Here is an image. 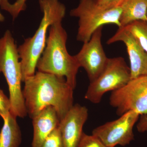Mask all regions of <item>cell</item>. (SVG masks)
Instances as JSON below:
<instances>
[{"label": "cell", "mask_w": 147, "mask_h": 147, "mask_svg": "<svg viewBox=\"0 0 147 147\" xmlns=\"http://www.w3.org/2000/svg\"><path fill=\"white\" fill-rule=\"evenodd\" d=\"M24 83L23 95L30 118L51 106L56 110L60 121L74 105V90L64 77L37 71Z\"/></svg>", "instance_id": "6da1fadb"}, {"label": "cell", "mask_w": 147, "mask_h": 147, "mask_svg": "<svg viewBox=\"0 0 147 147\" xmlns=\"http://www.w3.org/2000/svg\"><path fill=\"white\" fill-rule=\"evenodd\" d=\"M62 21L55 22L49 28L46 45L38 61L36 68L40 72L65 78L74 90L80 67L74 56L69 55L67 51V35Z\"/></svg>", "instance_id": "7a4b0ae2"}, {"label": "cell", "mask_w": 147, "mask_h": 147, "mask_svg": "<svg viewBox=\"0 0 147 147\" xmlns=\"http://www.w3.org/2000/svg\"><path fill=\"white\" fill-rule=\"evenodd\" d=\"M42 17L33 36L25 40L18 47L21 62L22 82L34 75L38 61L45 49L47 33L50 26L62 21L65 16V6L59 0H39Z\"/></svg>", "instance_id": "3957f363"}, {"label": "cell", "mask_w": 147, "mask_h": 147, "mask_svg": "<svg viewBox=\"0 0 147 147\" xmlns=\"http://www.w3.org/2000/svg\"><path fill=\"white\" fill-rule=\"evenodd\" d=\"M18 47L11 33L7 30L0 38V74L2 73L8 84L10 113L24 118L28 115L21 89V64Z\"/></svg>", "instance_id": "277c9868"}, {"label": "cell", "mask_w": 147, "mask_h": 147, "mask_svg": "<svg viewBox=\"0 0 147 147\" xmlns=\"http://www.w3.org/2000/svg\"><path fill=\"white\" fill-rule=\"evenodd\" d=\"M121 11V6L108 9L98 5L94 0H80L78 5L70 11V16L79 18L76 39L86 42L96 30L107 24L120 28Z\"/></svg>", "instance_id": "5b68a950"}, {"label": "cell", "mask_w": 147, "mask_h": 147, "mask_svg": "<svg viewBox=\"0 0 147 147\" xmlns=\"http://www.w3.org/2000/svg\"><path fill=\"white\" fill-rule=\"evenodd\" d=\"M130 80V69L123 58H108L102 73L94 81L90 82L85 99L93 103H99L106 92L119 89Z\"/></svg>", "instance_id": "8992f818"}, {"label": "cell", "mask_w": 147, "mask_h": 147, "mask_svg": "<svg viewBox=\"0 0 147 147\" xmlns=\"http://www.w3.org/2000/svg\"><path fill=\"white\" fill-rule=\"evenodd\" d=\"M110 104L119 116L130 111L147 114V76L131 79L123 87L112 92Z\"/></svg>", "instance_id": "52a82bcc"}, {"label": "cell", "mask_w": 147, "mask_h": 147, "mask_svg": "<svg viewBox=\"0 0 147 147\" xmlns=\"http://www.w3.org/2000/svg\"><path fill=\"white\" fill-rule=\"evenodd\" d=\"M140 115L134 111L125 113L118 119L96 127L92 134L108 147L125 146L134 140L133 127Z\"/></svg>", "instance_id": "ba28073f"}, {"label": "cell", "mask_w": 147, "mask_h": 147, "mask_svg": "<svg viewBox=\"0 0 147 147\" xmlns=\"http://www.w3.org/2000/svg\"><path fill=\"white\" fill-rule=\"evenodd\" d=\"M100 27L92 35L90 39L84 43L80 51L74 55L80 67L86 70L90 82L94 81L102 73L108 58L102 44V30Z\"/></svg>", "instance_id": "9c48e42d"}, {"label": "cell", "mask_w": 147, "mask_h": 147, "mask_svg": "<svg viewBox=\"0 0 147 147\" xmlns=\"http://www.w3.org/2000/svg\"><path fill=\"white\" fill-rule=\"evenodd\" d=\"M122 42L125 45L130 63L131 79L147 76V53L125 27L118 28L107 41L108 44Z\"/></svg>", "instance_id": "30bf717a"}, {"label": "cell", "mask_w": 147, "mask_h": 147, "mask_svg": "<svg viewBox=\"0 0 147 147\" xmlns=\"http://www.w3.org/2000/svg\"><path fill=\"white\" fill-rule=\"evenodd\" d=\"M88 117V110L85 106L74 105L60 121L64 147H76L82 134L83 129Z\"/></svg>", "instance_id": "8fae6325"}, {"label": "cell", "mask_w": 147, "mask_h": 147, "mask_svg": "<svg viewBox=\"0 0 147 147\" xmlns=\"http://www.w3.org/2000/svg\"><path fill=\"white\" fill-rule=\"evenodd\" d=\"M32 119L34 129L32 147H41L47 136L59 126V119L56 110L51 106L44 108Z\"/></svg>", "instance_id": "7c38bea8"}, {"label": "cell", "mask_w": 147, "mask_h": 147, "mask_svg": "<svg viewBox=\"0 0 147 147\" xmlns=\"http://www.w3.org/2000/svg\"><path fill=\"white\" fill-rule=\"evenodd\" d=\"M121 7L120 28L135 21H147V0H125Z\"/></svg>", "instance_id": "4fadbf2b"}, {"label": "cell", "mask_w": 147, "mask_h": 147, "mask_svg": "<svg viewBox=\"0 0 147 147\" xmlns=\"http://www.w3.org/2000/svg\"><path fill=\"white\" fill-rule=\"evenodd\" d=\"M16 117L10 113L3 119V125L0 131V147H19L22 137Z\"/></svg>", "instance_id": "5bb4252c"}, {"label": "cell", "mask_w": 147, "mask_h": 147, "mask_svg": "<svg viewBox=\"0 0 147 147\" xmlns=\"http://www.w3.org/2000/svg\"><path fill=\"white\" fill-rule=\"evenodd\" d=\"M124 27L147 53V21H135Z\"/></svg>", "instance_id": "9a60e30c"}, {"label": "cell", "mask_w": 147, "mask_h": 147, "mask_svg": "<svg viewBox=\"0 0 147 147\" xmlns=\"http://www.w3.org/2000/svg\"><path fill=\"white\" fill-rule=\"evenodd\" d=\"M27 0H16L13 4L10 3L8 0H0V6L1 9L6 11L10 13L14 20L21 11L26 9Z\"/></svg>", "instance_id": "2e32d148"}, {"label": "cell", "mask_w": 147, "mask_h": 147, "mask_svg": "<svg viewBox=\"0 0 147 147\" xmlns=\"http://www.w3.org/2000/svg\"><path fill=\"white\" fill-rule=\"evenodd\" d=\"M41 147H64L61 132L59 126L47 136Z\"/></svg>", "instance_id": "e0dca14e"}, {"label": "cell", "mask_w": 147, "mask_h": 147, "mask_svg": "<svg viewBox=\"0 0 147 147\" xmlns=\"http://www.w3.org/2000/svg\"><path fill=\"white\" fill-rule=\"evenodd\" d=\"M76 147H108L94 135H88L83 132Z\"/></svg>", "instance_id": "ac0fdd59"}, {"label": "cell", "mask_w": 147, "mask_h": 147, "mask_svg": "<svg viewBox=\"0 0 147 147\" xmlns=\"http://www.w3.org/2000/svg\"><path fill=\"white\" fill-rule=\"evenodd\" d=\"M11 112V103L9 98L0 89V116L4 119L8 116Z\"/></svg>", "instance_id": "d6986e66"}, {"label": "cell", "mask_w": 147, "mask_h": 147, "mask_svg": "<svg viewBox=\"0 0 147 147\" xmlns=\"http://www.w3.org/2000/svg\"><path fill=\"white\" fill-rule=\"evenodd\" d=\"M95 3L102 8L112 9L121 6L125 0H94Z\"/></svg>", "instance_id": "ffe728a7"}, {"label": "cell", "mask_w": 147, "mask_h": 147, "mask_svg": "<svg viewBox=\"0 0 147 147\" xmlns=\"http://www.w3.org/2000/svg\"><path fill=\"white\" fill-rule=\"evenodd\" d=\"M141 116L137 127L138 131L144 133L147 131V114Z\"/></svg>", "instance_id": "44dd1931"}, {"label": "cell", "mask_w": 147, "mask_h": 147, "mask_svg": "<svg viewBox=\"0 0 147 147\" xmlns=\"http://www.w3.org/2000/svg\"><path fill=\"white\" fill-rule=\"evenodd\" d=\"M5 20V18L0 13V23L3 22Z\"/></svg>", "instance_id": "7402d4cb"}]
</instances>
